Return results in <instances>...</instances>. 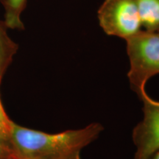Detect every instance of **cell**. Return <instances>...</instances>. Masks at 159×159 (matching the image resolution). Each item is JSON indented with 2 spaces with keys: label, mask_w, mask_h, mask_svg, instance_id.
<instances>
[{
  "label": "cell",
  "mask_w": 159,
  "mask_h": 159,
  "mask_svg": "<svg viewBox=\"0 0 159 159\" xmlns=\"http://www.w3.org/2000/svg\"><path fill=\"white\" fill-rule=\"evenodd\" d=\"M104 130L94 122L85 128L57 134L27 128L12 121L8 142L16 159H81V151Z\"/></svg>",
  "instance_id": "cell-1"
},
{
  "label": "cell",
  "mask_w": 159,
  "mask_h": 159,
  "mask_svg": "<svg viewBox=\"0 0 159 159\" xmlns=\"http://www.w3.org/2000/svg\"><path fill=\"white\" fill-rule=\"evenodd\" d=\"M125 41L130 62L129 83L140 99L148 94V81L159 74V35L156 32L141 30Z\"/></svg>",
  "instance_id": "cell-2"
},
{
  "label": "cell",
  "mask_w": 159,
  "mask_h": 159,
  "mask_svg": "<svg viewBox=\"0 0 159 159\" xmlns=\"http://www.w3.org/2000/svg\"><path fill=\"white\" fill-rule=\"evenodd\" d=\"M105 34L128 39L142 30L136 0H104L97 11Z\"/></svg>",
  "instance_id": "cell-3"
},
{
  "label": "cell",
  "mask_w": 159,
  "mask_h": 159,
  "mask_svg": "<svg viewBox=\"0 0 159 159\" xmlns=\"http://www.w3.org/2000/svg\"><path fill=\"white\" fill-rule=\"evenodd\" d=\"M143 103V118L133 130L136 147L133 159H150L159 150V101L147 94L140 99Z\"/></svg>",
  "instance_id": "cell-4"
},
{
  "label": "cell",
  "mask_w": 159,
  "mask_h": 159,
  "mask_svg": "<svg viewBox=\"0 0 159 159\" xmlns=\"http://www.w3.org/2000/svg\"><path fill=\"white\" fill-rule=\"evenodd\" d=\"M4 21H0V83L19 50V45L10 37Z\"/></svg>",
  "instance_id": "cell-5"
},
{
  "label": "cell",
  "mask_w": 159,
  "mask_h": 159,
  "mask_svg": "<svg viewBox=\"0 0 159 159\" xmlns=\"http://www.w3.org/2000/svg\"><path fill=\"white\" fill-rule=\"evenodd\" d=\"M142 26L145 30H159V0H136Z\"/></svg>",
  "instance_id": "cell-6"
},
{
  "label": "cell",
  "mask_w": 159,
  "mask_h": 159,
  "mask_svg": "<svg viewBox=\"0 0 159 159\" xmlns=\"http://www.w3.org/2000/svg\"><path fill=\"white\" fill-rule=\"evenodd\" d=\"M27 2V0H5L3 2L4 23L7 29L25 30L21 16Z\"/></svg>",
  "instance_id": "cell-7"
},
{
  "label": "cell",
  "mask_w": 159,
  "mask_h": 159,
  "mask_svg": "<svg viewBox=\"0 0 159 159\" xmlns=\"http://www.w3.org/2000/svg\"><path fill=\"white\" fill-rule=\"evenodd\" d=\"M1 84V83H0ZM12 120L6 114L0 99V136L8 141Z\"/></svg>",
  "instance_id": "cell-8"
},
{
  "label": "cell",
  "mask_w": 159,
  "mask_h": 159,
  "mask_svg": "<svg viewBox=\"0 0 159 159\" xmlns=\"http://www.w3.org/2000/svg\"><path fill=\"white\" fill-rule=\"evenodd\" d=\"M14 158L9 142L0 136V159Z\"/></svg>",
  "instance_id": "cell-9"
},
{
  "label": "cell",
  "mask_w": 159,
  "mask_h": 159,
  "mask_svg": "<svg viewBox=\"0 0 159 159\" xmlns=\"http://www.w3.org/2000/svg\"><path fill=\"white\" fill-rule=\"evenodd\" d=\"M150 159H159V150L155 153Z\"/></svg>",
  "instance_id": "cell-10"
},
{
  "label": "cell",
  "mask_w": 159,
  "mask_h": 159,
  "mask_svg": "<svg viewBox=\"0 0 159 159\" xmlns=\"http://www.w3.org/2000/svg\"><path fill=\"white\" fill-rule=\"evenodd\" d=\"M4 1H5V0H0V2H1L2 4Z\"/></svg>",
  "instance_id": "cell-11"
},
{
  "label": "cell",
  "mask_w": 159,
  "mask_h": 159,
  "mask_svg": "<svg viewBox=\"0 0 159 159\" xmlns=\"http://www.w3.org/2000/svg\"><path fill=\"white\" fill-rule=\"evenodd\" d=\"M157 33H158V35H159V30H158V32H157Z\"/></svg>",
  "instance_id": "cell-12"
},
{
  "label": "cell",
  "mask_w": 159,
  "mask_h": 159,
  "mask_svg": "<svg viewBox=\"0 0 159 159\" xmlns=\"http://www.w3.org/2000/svg\"><path fill=\"white\" fill-rule=\"evenodd\" d=\"M13 159H16V158H13Z\"/></svg>",
  "instance_id": "cell-13"
}]
</instances>
